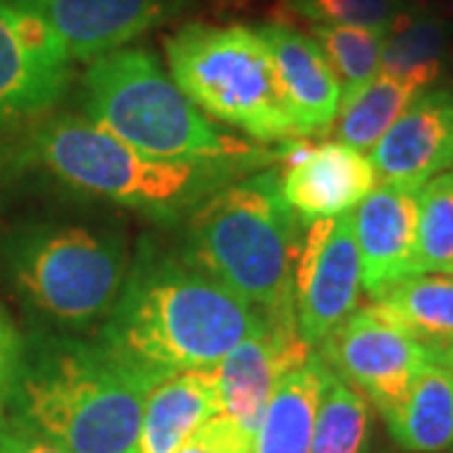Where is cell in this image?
I'll use <instances>...</instances> for the list:
<instances>
[{
	"mask_svg": "<svg viewBox=\"0 0 453 453\" xmlns=\"http://www.w3.org/2000/svg\"><path fill=\"white\" fill-rule=\"evenodd\" d=\"M257 31L273 49L297 136L327 129L340 111L342 88L323 49L303 28L288 23H262Z\"/></svg>",
	"mask_w": 453,
	"mask_h": 453,
	"instance_id": "obj_16",
	"label": "cell"
},
{
	"mask_svg": "<svg viewBox=\"0 0 453 453\" xmlns=\"http://www.w3.org/2000/svg\"><path fill=\"white\" fill-rule=\"evenodd\" d=\"M310 356L312 348L297 335L295 325L270 320L262 330L247 335L214 368L222 416L255 438L277 383Z\"/></svg>",
	"mask_w": 453,
	"mask_h": 453,
	"instance_id": "obj_11",
	"label": "cell"
},
{
	"mask_svg": "<svg viewBox=\"0 0 453 453\" xmlns=\"http://www.w3.org/2000/svg\"><path fill=\"white\" fill-rule=\"evenodd\" d=\"M174 83L195 106L257 142L297 136L270 43L242 23H189L164 41Z\"/></svg>",
	"mask_w": 453,
	"mask_h": 453,
	"instance_id": "obj_5",
	"label": "cell"
},
{
	"mask_svg": "<svg viewBox=\"0 0 453 453\" xmlns=\"http://www.w3.org/2000/svg\"><path fill=\"white\" fill-rule=\"evenodd\" d=\"M5 265L20 297L68 330L106 320L129 270L127 244L111 229L31 225L5 242Z\"/></svg>",
	"mask_w": 453,
	"mask_h": 453,
	"instance_id": "obj_7",
	"label": "cell"
},
{
	"mask_svg": "<svg viewBox=\"0 0 453 453\" xmlns=\"http://www.w3.org/2000/svg\"><path fill=\"white\" fill-rule=\"evenodd\" d=\"M453 275V166L418 192V237L413 275Z\"/></svg>",
	"mask_w": 453,
	"mask_h": 453,
	"instance_id": "obj_25",
	"label": "cell"
},
{
	"mask_svg": "<svg viewBox=\"0 0 453 453\" xmlns=\"http://www.w3.org/2000/svg\"><path fill=\"white\" fill-rule=\"evenodd\" d=\"M20 348H23V338L18 333L16 323L0 308V418L5 416V408H8V395L13 386Z\"/></svg>",
	"mask_w": 453,
	"mask_h": 453,
	"instance_id": "obj_28",
	"label": "cell"
},
{
	"mask_svg": "<svg viewBox=\"0 0 453 453\" xmlns=\"http://www.w3.org/2000/svg\"><path fill=\"white\" fill-rule=\"evenodd\" d=\"M154 386L101 340L33 335L23 338L5 411L71 453H139Z\"/></svg>",
	"mask_w": 453,
	"mask_h": 453,
	"instance_id": "obj_2",
	"label": "cell"
},
{
	"mask_svg": "<svg viewBox=\"0 0 453 453\" xmlns=\"http://www.w3.org/2000/svg\"><path fill=\"white\" fill-rule=\"evenodd\" d=\"M372 166L383 184L421 189L453 166V94L426 88L372 146Z\"/></svg>",
	"mask_w": 453,
	"mask_h": 453,
	"instance_id": "obj_13",
	"label": "cell"
},
{
	"mask_svg": "<svg viewBox=\"0 0 453 453\" xmlns=\"http://www.w3.org/2000/svg\"><path fill=\"white\" fill-rule=\"evenodd\" d=\"M393 441L411 453H441L453 446V372L434 357L395 411L383 416Z\"/></svg>",
	"mask_w": 453,
	"mask_h": 453,
	"instance_id": "obj_19",
	"label": "cell"
},
{
	"mask_svg": "<svg viewBox=\"0 0 453 453\" xmlns=\"http://www.w3.org/2000/svg\"><path fill=\"white\" fill-rule=\"evenodd\" d=\"M330 368L318 353L290 371L265 408L252 453H310L312 431Z\"/></svg>",
	"mask_w": 453,
	"mask_h": 453,
	"instance_id": "obj_18",
	"label": "cell"
},
{
	"mask_svg": "<svg viewBox=\"0 0 453 453\" xmlns=\"http://www.w3.org/2000/svg\"><path fill=\"white\" fill-rule=\"evenodd\" d=\"M219 413L222 405L214 368L172 372L146 395L139 453H179L204 423Z\"/></svg>",
	"mask_w": 453,
	"mask_h": 453,
	"instance_id": "obj_17",
	"label": "cell"
},
{
	"mask_svg": "<svg viewBox=\"0 0 453 453\" xmlns=\"http://www.w3.org/2000/svg\"><path fill=\"white\" fill-rule=\"evenodd\" d=\"M436 357L441 360V363H443V365H446V368H449V371L453 372V342L451 345H446V348H443V350H441Z\"/></svg>",
	"mask_w": 453,
	"mask_h": 453,
	"instance_id": "obj_31",
	"label": "cell"
},
{
	"mask_svg": "<svg viewBox=\"0 0 453 453\" xmlns=\"http://www.w3.org/2000/svg\"><path fill=\"white\" fill-rule=\"evenodd\" d=\"M305 33L315 38L330 68L335 71L342 101L356 96L378 76L386 31L360 26H308Z\"/></svg>",
	"mask_w": 453,
	"mask_h": 453,
	"instance_id": "obj_24",
	"label": "cell"
},
{
	"mask_svg": "<svg viewBox=\"0 0 453 453\" xmlns=\"http://www.w3.org/2000/svg\"><path fill=\"white\" fill-rule=\"evenodd\" d=\"M375 303L436 356L453 342V275L405 277Z\"/></svg>",
	"mask_w": 453,
	"mask_h": 453,
	"instance_id": "obj_21",
	"label": "cell"
},
{
	"mask_svg": "<svg viewBox=\"0 0 453 453\" xmlns=\"http://www.w3.org/2000/svg\"><path fill=\"white\" fill-rule=\"evenodd\" d=\"M418 0H275V23L288 26H360L388 31Z\"/></svg>",
	"mask_w": 453,
	"mask_h": 453,
	"instance_id": "obj_26",
	"label": "cell"
},
{
	"mask_svg": "<svg viewBox=\"0 0 453 453\" xmlns=\"http://www.w3.org/2000/svg\"><path fill=\"white\" fill-rule=\"evenodd\" d=\"M33 162L81 195L109 199L151 217H177L192 207L226 166L151 159L94 119L61 116L33 134Z\"/></svg>",
	"mask_w": 453,
	"mask_h": 453,
	"instance_id": "obj_6",
	"label": "cell"
},
{
	"mask_svg": "<svg viewBox=\"0 0 453 453\" xmlns=\"http://www.w3.org/2000/svg\"><path fill=\"white\" fill-rule=\"evenodd\" d=\"M217 5V11H250L257 0H211Z\"/></svg>",
	"mask_w": 453,
	"mask_h": 453,
	"instance_id": "obj_30",
	"label": "cell"
},
{
	"mask_svg": "<svg viewBox=\"0 0 453 453\" xmlns=\"http://www.w3.org/2000/svg\"><path fill=\"white\" fill-rule=\"evenodd\" d=\"M421 91L426 88L398 76H388V73L375 76L356 96L340 104V111L335 116L338 139L357 151L372 149Z\"/></svg>",
	"mask_w": 453,
	"mask_h": 453,
	"instance_id": "obj_22",
	"label": "cell"
},
{
	"mask_svg": "<svg viewBox=\"0 0 453 453\" xmlns=\"http://www.w3.org/2000/svg\"><path fill=\"white\" fill-rule=\"evenodd\" d=\"M418 192L413 187L380 184L353 214L360 282L372 300H380L393 285L413 275Z\"/></svg>",
	"mask_w": 453,
	"mask_h": 453,
	"instance_id": "obj_14",
	"label": "cell"
},
{
	"mask_svg": "<svg viewBox=\"0 0 453 453\" xmlns=\"http://www.w3.org/2000/svg\"><path fill=\"white\" fill-rule=\"evenodd\" d=\"M451 46V23L438 11L416 3L386 31L380 73L428 88L443 71Z\"/></svg>",
	"mask_w": 453,
	"mask_h": 453,
	"instance_id": "obj_20",
	"label": "cell"
},
{
	"mask_svg": "<svg viewBox=\"0 0 453 453\" xmlns=\"http://www.w3.org/2000/svg\"><path fill=\"white\" fill-rule=\"evenodd\" d=\"M71 76V56L26 0H0V134L50 109Z\"/></svg>",
	"mask_w": 453,
	"mask_h": 453,
	"instance_id": "obj_9",
	"label": "cell"
},
{
	"mask_svg": "<svg viewBox=\"0 0 453 453\" xmlns=\"http://www.w3.org/2000/svg\"><path fill=\"white\" fill-rule=\"evenodd\" d=\"M325 365L372 403L380 416L395 411L416 375L436 357L378 303L356 310L320 342Z\"/></svg>",
	"mask_w": 453,
	"mask_h": 453,
	"instance_id": "obj_8",
	"label": "cell"
},
{
	"mask_svg": "<svg viewBox=\"0 0 453 453\" xmlns=\"http://www.w3.org/2000/svg\"><path fill=\"white\" fill-rule=\"evenodd\" d=\"M371 157L342 142H292L285 151L280 189L290 210L305 219H333L357 207L375 189Z\"/></svg>",
	"mask_w": 453,
	"mask_h": 453,
	"instance_id": "obj_12",
	"label": "cell"
},
{
	"mask_svg": "<svg viewBox=\"0 0 453 453\" xmlns=\"http://www.w3.org/2000/svg\"><path fill=\"white\" fill-rule=\"evenodd\" d=\"M270 320L207 275L184 250L144 237L98 340L159 383L172 372L217 368Z\"/></svg>",
	"mask_w": 453,
	"mask_h": 453,
	"instance_id": "obj_1",
	"label": "cell"
},
{
	"mask_svg": "<svg viewBox=\"0 0 453 453\" xmlns=\"http://www.w3.org/2000/svg\"><path fill=\"white\" fill-rule=\"evenodd\" d=\"M310 453H371V405L333 371L320 395Z\"/></svg>",
	"mask_w": 453,
	"mask_h": 453,
	"instance_id": "obj_23",
	"label": "cell"
},
{
	"mask_svg": "<svg viewBox=\"0 0 453 453\" xmlns=\"http://www.w3.org/2000/svg\"><path fill=\"white\" fill-rule=\"evenodd\" d=\"M353 214L315 219L295 265V327L310 348L320 345L357 308L360 295Z\"/></svg>",
	"mask_w": 453,
	"mask_h": 453,
	"instance_id": "obj_10",
	"label": "cell"
},
{
	"mask_svg": "<svg viewBox=\"0 0 453 453\" xmlns=\"http://www.w3.org/2000/svg\"><path fill=\"white\" fill-rule=\"evenodd\" d=\"M252 446L255 438L219 413L204 423L179 453H252Z\"/></svg>",
	"mask_w": 453,
	"mask_h": 453,
	"instance_id": "obj_27",
	"label": "cell"
},
{
	"mask_svg": "<svg viewBox=\"0 0 453 453\" xmlns=\"http://www.w3.org/2000/svg\"><path fill=\"white\" fill-rule=\"evenodd\" d=\"M451 3H453V0H451Z\"/></svg>",
	"mask_w": 453,
	"mask_h": 453,
	"instance_id": "obj_32",
	"label": "cell"
},
{
	"mask_svg": "<svg viewBox=\"0 0 453 453\" xmlns=\"http://www.w3.org/2000/svg\"><path fill=\"white\" fill-rule=\"evenodd\" d=\"M0 453H71L46 436L20 426L13 418H0Z\"/></svg>",
	"mask_w": 453,
	"mask_h": 453,
	"instance_id": "obj_29",
	"label": "cell"
},
{
	"mask_svg": "<svg viewBox=\"0 0 453 453\" xmlns=\"http://www.w3.org/2000/svg\"><path fill=\"white\" fill-rule=\"evenodd\" d=\"M303 219L277 174L226 184L189 217L184 255L275 323L295 325V265Z\"/></svg>",
	"mask_w": 453,
	"mask_h": 453,
	"instance_id": "obj_3",
	"label": "cell"
},
{
	"mask_svg": "<svg viewBox=\"0 0 453 453\" xmlns=\"http://www.w3.org/2000/svg\"><path fill=\"white\" fill-rule=\"evenodd\" d=\"M71 58L94 61L184 11L189 0H26Z\"/></svg>",
	"mask_w": 453,
	"mask_h": 453,
	"instance_id": "obj_15",
	"label": "cell"
},
{
	"mask_svg": "<svg viewBox=\"0 0 453 453\" xmlns=\"http://www.w3.org/2000/svg\"><path fill=\"white\" fill-rule=\"evenodd\" d=\"M83 98L98 127L151 159L237 166L257 154L210 124L144 49L94 58L83 76Z\"/></svg>",
	"mask_w": 453,
	"mask_h": 453,
	"instance_id": "obj_4",
	"label": "cell"
}]
</instances>
